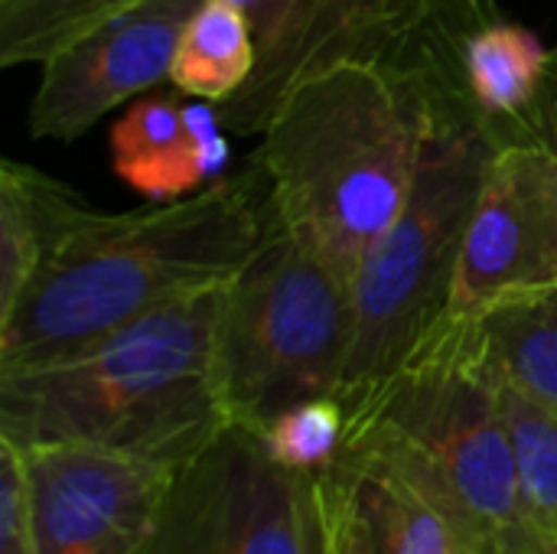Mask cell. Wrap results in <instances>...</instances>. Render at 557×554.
Masks as SVG:
<instances>
[{"label":"cell","instance_id":"cell-1","mask_svg":"<svg viewBox=\"0 0 557 554\" xmlns=\"http://www.w3.org/2000/svg\"><path fill=\"white\" fill-rule=\"evenodd\" d=\"M277 232L274 189L258 157L173 202L95 209L0 317V372L62 359L228 284Z\"/></svg>","mask_w":557,"mask_h":554},{"label":"cell","instance_id":"cell-2","mask_svg":"<svg viewBox=\"0 0 557 554\" xmlns=\"http://www.w3.org/2000/svg\"><path fill=\"white\" fill-rule=\"evenodd\" d=\"M225 287L62 359L0 372V438L20 447L91 444L180 470L232 424L215 369Z\"/></svg>","mask_w":557,"mask_h":554},{"label":"cell","instance_id":"cell-3","mask_svg":"<svg viewBox=\"0 0 557 554\" xmlns=\"http://www.w3.org/2000/svg\"><path fill=\"white\" fill-rule=\"evenodd\" d=\"M424 124L428 98L408 72L343 65L294 88L255 153L281 229L352 284L408 202Z\"/></svg>","mask_w":557,"mask_h":554},{"label":"cell","instance_id":"cell-4","mask_svg":"<svg viewBox=\"0 0 557 554\" xmlns=\"http://www.w3.org/2000/svg\"><path fill=\"white\" fill-rule=\"evenodd\" d=\"M343 447L388 457L454 519L467 552L529 529L499 376L470 317L444 313L375 385L343 402Z\"/></svg>","mask_w":557,"mask_h":554},{"label":"cell","instance_id":"cell-5","mask_svg":"<svg viewBox=\"0 0 557 554\" xmlns=\"http://www.w3.org/2000/svg\"><path fill=\"white\" fill-rule=\"evenodd\" d=\"M421 88V163L408 202L352 278V349L339 402L398 369L447 313L467 225L496 150L460 95L431 82Z\"/></svg>","mask_w":557,"mask_h":554},{"label":"cell","instance_id":"cell-6","mask_svg":"<svg viewBox=\"0 0 557 554\" xmlns=\"http://www.w3.org/2000/svg\"><path fill=\"white\" fill-rule=\"evenodd\" d=\"M352 349V284L277 232L225 287L215 369L232 421L255 431L310 398H339Z\"/></svg>","mask_w":557,"mask_h":554},{"label":"cell","instance_id":"cell-7","mask_svg":"<svg viewBox=\"0 0 557 554\" xmlns=\"http://www.w3.org/2000/svg\"><path fill=\"white\" fill-rule=\"evenodd\" d=\"M144 554H320L313 473L232 421L173 473Z\"/></svg>","mask_w":557,"mask_h":554},{"label":"cell","instance_id":"cell-8","mask_svg":"<svg viewBox=\"0 0 557 554\" xmlns=\"http://www.w3.org/2000/svg\"><path fill=\"white\" fill-rule=\"evenodd\" d=\"M255 36V72L222 104V131L261 134L304 82L343 65L408 69L444 0H232Z\"/></svg>","mask_w":557,"mask_h":554},{"label":"cell","instance_id":"cell-9","mask_svg":"<svg viewBox=\"0 0 557 554\" xmlns=\"http://www.w3.org/2000/svg\"><path fill=\"white\" fill-rule=\"evenodd\" d=\"M20 454L36 554H144L173 467L91 444H29Z\"/></svg>","mask_w":557,"mask_h":554},{"label":"cell","instance_id":"cell-10","mask_svg":"<svg viewBox=\"0 0 557 554\" xmlns=\"http://www.w3.org/2000/svg\"><path fill=\"white\" fill-rule=\"evenodd\" d=\"M202 0H144L78 36L39 65L26 127L72 144L104 114L170 82L180 36Z\"/></svg>","mask_w":557,"mask_h":554},{"label":"cell","instance_id":"cell-11","mask_svg":"<svg viewBox=\"0 0 557 554\" xmlns=\"http://www.w3.org/2000/svg\"><path fill=\"white\" fill-rule=\"evenodd\" d=\"M557 284V157L542 144L493 150L454 278V317L493 300Z\"/></svg>","mask_w":557,"mask_h":554},{"label":"cell","instance_id":"cell-12","mask_svg":"<svg viewBox=\"0 0 557 554\" xmlns=\"http://www.w3.org/2000/svg\"><path fill=\"white\" fill-rule=\"evenodd\" d=\"M548 52L539 33L509 20L496 0H444L401 72L460 95L496 147L532 144L529 121Z\"/></svg>","mask_w":557,"mask_h":554},{"label":"cell","instance_id":"cell-13","mask_svg":"<svg viewBox=\"0 0 557 554\" xmlns=\"http://www.w3.org/2000/svg\"><path fill=\"white\" fill-rule=\"evenodd\" d=\"M320 554H463L444 506L382 454L343 447L313 473Z\"/></svg>","mask_w":557,"mask_h":554},{"label":"cell","instance_id":"cell-14","mask_svg":"<svg viewBox=\"0 0 557 554\" xmlns=\"http://www.w3.org/2000/svg\"><path fill=\"white\" fill-rule=\"evenodd\" d=\"M180 95L183 91L144 95L111 124V167L150 202L199 193L228 160L215 104H186Z\"/></svg>","mask_w":557,"mask_h":554},{"label":"cell","instance_id":"cell-15","mask_svg":"<svg viewBox=\"0 0 557 554\" xmlns=\"http://www.w3.org/2000/svg\"><path fill=\"white\" fill-rule=\"evenodd\" d=\"M91 212L95 206L65 183L29 163L0 160V317Z\"/></svg>","mask_w":557,"mask_h":554},{"label":"cell","instance_id":"cell-16","mask_svg":"<svg viewBox=\"0 0 557 554\" xmlns=\"http://www.w3.org/2000/svg\"><path fill=\"white\" fill-rule=\"evenodd\" d=\"M470 320L496 376L557 415V284L499 297Z\"/></svg>","mask_w":557,"mask_h":554},{"label":"cell","instance_id":"cell-17","mask_svg":"<svg viewBox=\"0 0 557 554\" xmlns=\"http://www.w3.org/2000/svg\"><path fill=\"white\" fill-rule=\"evenodd\" d=\"M255 72V36L248 16L232 0H202L189 16L170 85L209 104L232 98Z\"/></svg>","mask_w":557,"mask_h":554},{"label":"cell","instance_id":"cell-18","mask_svg":"<svg viewBox=\"0 0 557 554\" xmlns=\"http://www.w3.org/2000/svg\"><path fill=\"white\" fill-rule=\"evenodd\" d=\"M144 0H0V65H42L104 20Z\"/></svg>","mask_w":557,"mask_h":554},{"label":"cell","instance_id":"cell-19","mask_svg":"<svg viewBox=\"0 0 557 554\" xmlns=\"http://www.w3.org/2000/svg\"><path fill=\"white\" fill-rule=\"evenodd\" d=\"M503 411L516 451L525 522L557 552V415L529 402L499 379Z\"/></svg>","mask_w":557,"mask_h":554},{"label":"cell","instance_id":"cell-20","mask_svg":"<svg viewBox=\"0 0 557 554\" xmlns=\"http://www.w3.org/2000/svg\"><path fill=\"white\" fill-rule=\"evenodd\" d=\"M343 438H346V408L339 398L300 402L284 415H277L264 431L271 454L284 467L307 470V473L323 470L343 451Z\"/></svg>","mask_w":557,"mask_h":554},{"label":"cell","instance_id":"cell-21","mask_svg":"<svg viewBox=\"0 0 557 554\" xmlns=\"http://www.w3.org/2000/svg\"><path fill=\"white\" fill-rule=\"evenodd\" d=\"M0 554H36L23 454L0 438Z\"/></svg>","mask_w":557,"mask_h":554},{"label":"cell","instance_id":"cell-22","mask_svg":"<svg viewBox=\"0 0 557 554\" xmlns=\"http://www.w3.org/2000/svg\"><path fill=\"white\" fill-rule=\"evenodd\" d=\"M529 137L532 144L548 147L557 157V46L548 52V69L532 108V121H529Z\"/></svg>","mask_w":557,"mask_h":554},{"label":"cell","instance_id":"cell-23","mask_svg":"<svg viewBox=\"0 0 557 554\" xmlns=\"http://www.w3.org/2000/svg\"><path fill=\"white\" fill-rule=\"evenodd\" d=\"M493 554H557L552 545H545L539 535H535V529L529 526L522 535H516V539H509V542H503L499 549Z\"/></svg>","mask_w":557,"mask_h":554},{"label":"cell","instance_id":"cell-24","mask_svg":"<svg viewBox=\"0 0 557 554\" xmlns=\"http://www.w3.org/2000/svg\"><path fill=\"white\" fill-rule=\"evenodd\" d=\"M463 554H476V552H463Z\"/></svg>","mask_w":557,"mask_h":554}]
</instances>
